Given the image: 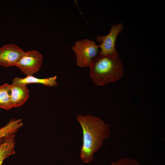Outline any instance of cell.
I'll list each match as a JSON object with an SVG mask.
<instances>
[{"instance_id": "5", "label": "cell", "mask_w": 165, "mask_h": 165, "mask_svg": "<svg viewBox=\"0 0 165 165\" xmlns=\"http://www.w3.org/2000/svg\"><path fill=\"white\" fill-rule=\"evenodd\" d=\"M123 25L121 23L113 24L111 26L108 35L105 36H97L96 41L100 43L98 45L99 48H100L98 54L104 55H118L115 48L116 41L118 34L123 30Z\"/></svg>"}, {"instance_id": "8", "label": "cell", "mask_w": 165, "mask_h": 165, "mask_svg": "<svg viewBox=\"0 0 165 165\" xmlns=\"http://www.w3.org/2000/svg\"><path fill=\"white\" fill-rule=\"evenodd\" d=\"M57 77L55 76L45 78H38L33 75L27 76L24 78L16 77L12 81V84H20L26 85L29 84L38 83L45 86L52 87L57 85Z\"/></svg>"}, {"instance_id": "2", "label": "cell", "mask_w": 165, "mask_h": 165, "mask_svg": "<svg viewBox=\"0 0 165 165\" xmlns=\"http://www.w3.org/2000/svg\"><path fill=\"white\" fill-rule=\"evenodd\" d=\"M89 67L90 78L98 86H103L115 82L124 75L123 66L118 55L98 54Z\"/></svg>"}, {"instance_id": "4", "label": "cell", "mask_w": 165, "mask_h": 165, "mask_svg": "<svg viewBox=\"0 0 165 165\" xmlns=\"http://www.w3.org/2000/svg\"><path fill=\"white\" fill-rule=\"evenodd\" d=\"M43 56L36 50L24 51L16 66L26 76L38 72L42 65Z\"/></svg>"}, {"instance_id": "10", "label": "cell", "mask_w": 165, "mask_h": 165, "mask_svg": "<svg viewBox=\"0 0 165 165\" xmlns=\"http://www.w3.org/2000/svg\"><path fill=\"white\" fill-rule=\"evenodd\" d=\"M0 108L6 110L13 108L10 97V85L8 83L0 86Z\"/></svg>"}, {"instance_id": "3", "label": "cell", "mask_w": 165, "mask_h": 165, "mask_svg": "<svg viewBox=\"0 0 165 165\" xmlns=\"http://www.w3.org/2000/svg\"><path fill=\"white\" fill-rule=\"evenodd\" d=\"M99 48L92 40L85 39L76 41L72 47L76 57L77 65L80 68L89 67L97 54Z\"/></svg>"}, {"instance_id": "9", "label": "cell", "mask_w": 165, "mask_h": 165, "mask_svg": "<svg viewBox=\"0 0 165 165\" xmlns=\"http://www.w3.org/2000/svg\"><path fill=\"white\" fill-rule=\"evenodd\" d=\"M15 134L0 138V165L4 160L15 153Z\"/></svg>"}, {"instance_id": "11", "label": "cell", "mask_w": 165, "mask_h": 165, "mask_svg": "<svg viewBox=\"0 0 165 165\" xmlns=\"http://www.w3.org/2000/svg\"><path fill=\"white\" fill-rule=\"evenodd\" d=\"M110 165H140V164L135 160L123 158L115 162L113 161Z\"/></svg>"}, {"instance_id": "1", "label": "cell", "mask_w": 165, "mask_h": 165, "mask_svg": "<svg viewBox=\"0 0 165 165\" xmlns=\"http://www.w3.org/2000/svg\"><path fill=\"white\" fill-rule=\"evenodd\" d=\"M76 118L82 130L80 158L83 163H89L92 160L94 153L109 136L110 127L99 117L91 115H79Z\"/></svg>"}, {"instance_id": "12", "label": "cell", "mask_w": 165, "mask_h": 165, "mask_svg": "<svg viewBox=\"0 0 165 165\" xmlns=\"http://www.w3.org/2000/svg\"><path fill=\"white\" fill-rule=\"evenodd\" d=\"M9 134V131L6 127H3L0 129V138L8 135Z\"/></svg>"}, {"instance_id": "6", "label": "cell", "mask_w": 165, "mask_h": 165, "mask_svg": "<svg viewBox=\"0 0 165 165\" xmlns=\"http://www.w3.org/2000/svg\"><path fill=\"white\" fill-rule=\"evenodd\" d=\"M24 52L16 44L4 45L0 47V65L4 67L16 66Z\"/></svg>"}, {"instance_id": "7", "label": "cell", "mask_w": 165, "mask_h": 165, "mask_svg": "<svg viewBox=\"0 0 165 165\" xmlns=\"http://www.w3.org/2000/svg\"><path fill=\"white\" fill-rule=\"evenodd\" d=\"M29 97V91L26 85L13 84L10 85V97L13 107H19L23 105Z\"/></svg>"}]
</instances>
